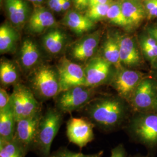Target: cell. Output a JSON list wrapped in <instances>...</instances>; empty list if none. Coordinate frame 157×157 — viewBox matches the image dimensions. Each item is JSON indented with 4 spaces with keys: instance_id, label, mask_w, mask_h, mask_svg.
<instances>
[{
    "instance_id": "cell-37",
    "label": "cell",
    "mask_w": 157,
    "mask_h": 157,
    "mask_svg": "<svg viewBox=\"0 0 157 157\" xmlns=\"http://www.w3.org/2000/svg\"><path fill=\"white\" fill-rule=\"evenodd\" d=\"M71 0H61V6L62 11H67L71 7Z\"/></svg>"
},
{
    "instance_id": "cell-22",
    "label": "cell",
    "mask_w": 157,
    "mask_h": 157,
    "mask_svg": "<svg viewBox=\"0 0 157 157\" xmlns=\"http://www.w3.org/2000/svg\"><path fill=\"white\" fill-rule=\"evenodd\" d=\"M17 121L11 104L0 111V140H11L14 137Z\"/></svg>"
},
{
    "instance_id": "cell-38",
    "label": "cell",
    "mask_w": 157,
    "mask_h": 157,
    "mask_svg": "<svg viewBox=\"0 0 157 157\" xmlns=\"http://www.w3.org/2000/svg\"><path fill=\"white\" fill-rule=\"evenodd\" d=\"M149 73L152 78L157 80V62H155L150 67V71Z\"/></svg>"
},
{
    "instance_id": "cell-39",
    "label": "cell",
    "mask_w": 157,
    "mask_h": 157,
    "mask_svg": "<svg viewBox=\"0 0 157 157\" xmlns=\"http://www.w3.org/2000/svg\"><path fill=\"white\" fill-rule=\"evenodd\" d=\"M28 1L31 2H32L34 5L39 6V5H40L41 3H43V2L44 0H28Z\"/></svg>"
},
{
    "instance_id": "cell-7",
    "label": "cell",
    "mask_w": 157,
    "mask_h": 157,
    "mask_svg": "<svg viewBox=\"0 0 157 157\" xmlns=\"http://www.w3.org/2000/svg\"><path fill=\"white\" fill-rule=\"evenodd\" d=\"M119 40L122 67L150 72V67L142 54L137 37L129 34H119Z\"/></svg>"
},
{
    "instance_id": "cell-16",
    "label": "cell",
    "mask_w": 157,
    "mask_h": 157,
    "mask_svg": "<svg viewBox=\"0 0 157 157\" xmlns=\"http://www.w3.org/2000/svg\"><path fill=\"white\" fill-rule=\"evenodd\" d=\"M121 2L122 11L128 24V29L139 28L146 19L143 1L121 0Z\"/></svg>"
},
{
    "instance_id": "cell-19",
    "label": "cell",
    "mask_w": 157,
    "mask_h": 157,
    "mask_svg": "<svg viewBox=\"0 0 157 157\" xmlns=\"http://www.w3.org/2000/svg\"><path fill=\"white\" fill-rule=\"evenodd\" d=\"M21 73L18 66L13 61L2 58L0 62L1 87L6 89L20 83Z\"/></svg>"
},
{
    "instance_id": "cell-34",
    "label": "cell",
    "mask_w": 157,
    "mask_h": 157,
    "mask_svg": "<svg viewBox=\"0 0 157 157\" xmlns=\"http://www.w3.org/2000/svg\"><path fill=\"white\" fill-rule=\"evenodd\" d=\"M61 2V0H48V5L51 10H52L53 11L59 12L62 11Z\"/></svg>"
},
{
    "instance_id": "cell-27",
    "label": "cell",
    "mask_w": 157,
    "mask_h": 157,
    "mask_svg": "<svg viewBox=\"0 0 157 157\" xmlns=\"http://www.w3.org/2000/svg\"><path fill=\"white\" fill-rule=\"evenodd\" d=\"M113 1L105 4H100L89 7L85 15L93 22L106 19L108 10Z\"/></svg>"
},
{
    "instance_id": "cell-25",
    "label": "cell",
    "mask_w": 157,
    "mask_h": 157,
    "mask_svg": "<svg viewBox=\"0 0 157 157\" xmlns=\"http://www.w3.org/2000/svg\"><path fill=\"white\" fill-rule=\"evenodd\" d=\"M27 154L25 148L14 139L0 140V157H26Z\"/></svg>"
},
{
    "instance_id": "cell-15",
    "label": "cell",
    "mask_w": 157,
    "mask_h": 157,
    "mask_svg": "<svg viewBox=\"0 0 157 157\" xmlns=\"http://www.w3.org/2000/svg\"><path fill=\"white\" fill-rule=\"evenodd\" d=\"M41 54L37 44L32 40L25 39L19 52V63L25 73L28 75L33 70L39 67Z\"/></svg>"
},
{
    "instance_id": "cell-1",
    "label": "cell",
    "mask_w": 157,
    "mask_h": 157,
    "mask_svg": "<svg viewBox=\"0 0 157 157\" xmlns=\"http://www.w3.org/2000/svg\"><path fill=\"white\" fill-rule=\"evenodd\" d=\"M80 111L105 133L124 129L133 112L129 102L117 94L96 95Z\"/></svg>"
},
{
    "instance_id": "cell-26",
    "label": "cell",
    "mask_w": 157,
    "mask_h": 157,
    "mask_svg": "<svg viewBox=\"0 0 157 157\" xmlns=\"http://www.w3.org/2000/svg\"><path fill=\"white\" fill-rule=\"evenodd\" d=\"M106 19L111 23L128 29V24L122 11L121 0L114 1L112 2Z\"/></svg>"
},
{
    "instance_id": "cell-18",
    "label": "cell",
    "mask_w": 157,
    "mask_h": 157,
    "mask_svg": "<svg viewBox=\"0 0 157 157\" xmlns=\"http://www.w3.org/2000/svg\"><path fill=\"white\" fill-rule=\"evenodd\" d=\"M119 36V34H108L101 45L100 54L97 55L104 58L117 69L122 67L120 61Z\"/></svg>"
},
{
    "instance_id": "cell-8",
    "label": "cell",
    "mask_w": 157,
    "mask_h": 157,
    "mask_svg": "<svg viewBox=\"0 0 157 157\" xmlns=\"http://www.w3.org/2000/svg\"><path fill=\"white\" fill-rule=\"evenodd\" d=\"M148 72L121 67L117 69L112 82L109 86L117 94L128 102L133 95L135 90L144 78L150 76Z\"/></svg>"
},
{
    "instance_id": "cell-29",
    "label": "cell",
    "mask_w": 157,
    "mask_h": 157,
    "mask_svg": "<svg viewBox=\"0 0 157 157\" xmlns=\"http://www.w3.org/2000/svg\"><path fill=\"white\" fill-rule=\"evenodd\" d=\"M8 17L15 26L20 27L19 21V8L17 0H4ZM21 28V27H20Z\"/></svg>"
},
{
    "instance_id": "cell-20",
    "label": "cell",
    "mask_w": 157,
    "mask_h": 157,
    "mask_svg": "<svg viewBox=\"0 0 157 157\" xmlns=\"http://www.w3.org/2000/svg\"><path fill=\"white\" fill-rule=\"evenodd\" d=\"M67 36L62 31L56 29L45 34L42 39L43 48L51 56L62 53L67 44Z\"/></svg>"
},
{
    "instance_id": "cell-42",
    "label": "cell",
    "mask_w": 157,
    "mask_h": 157,
    "mask_svg": "<svg viewBox=\"0 0 157 157\" xmlns=\"http://www.w3.org/2000/svg\"><path fill=\"white\" fill-rule=\"evenodd\" d=\"M136 1H144V0H136Z\"/></svg>"
},
{
    "instance_id": "cell-28",
    "label": "cell",
    "mask_w": 157,
    "mask_h": 157,
    "mask_svg": "<svg viewBox=\"0 0 157 157\" xmlns=\"http://www.w3.org/2000/svg\"><path fill=\"white\" fill-rule=\"evenodd\" d=\"M104 151L101 150L94 154H86L81 152L72 151L66 147H61L51 154V157H102Z\"/></svg>"
},
{
    "instance_id": "cell-10",
    "label": "cell",
    "mask_w": 157,
    "mask_h": 157,
    "mask_svg": "<svg viewBox=\"0 0 157 157\" xmlns=\"http://www.w3.org/2000/svg\"><path fill=\"white\" fill-rule=\"evenodd\" d=\"M157 102V80L150 75L135 90L129 104L133 112H155Z\"/></svg>"
},
{
    "instance_id": "cell-23",
    "label": "cell",
    "mask_w": 157,
    "mask_h": 157,
    "mask_svg": "<svg viewBox=\"0 0 157 157\" xmlns=\"http://www.w3.org/2000/svg\"><path fill=\"white\" fill-rule=\"evenodd\" d=\"M137 37L142 54L150 67L157 62V43L145 30Z\"/></svg>"
},
{
    "instance_id": "cell-13",
    "label": "cell",
    "mask_w": 157,
    "mask_h": 157,
    "mask_svg": "<svg viewBox=\"0 0 157 157\" xmlns=\"http://www.w3.org/2000/svg\"><path fill=\"white\" fill-rule=\"evenodd\" d=\"M94 127L87 118H71L67 124V138L82 150L94 139Z\"/></svg>"
},
{
    "instance_id": "cell-35",
    "label": "cell",
    "mask_w": 157,
    "mask_h": 157,
    "mask_svg": "<svg viewBox=\"0 0 157 157\" xmlns=\"http://www.w3.org/2000/svg\"><path fill=\"white\" fill-rule=\"evenodd\" d=\"M144 30L148 33L150 34L157 43V23L148 25Z\"/></svg>"
},
{
    "instance_id": "cell-30",
    "label": "cell",
    "mask_w": 157,
    "mask_h": 157,
    "mask_svg": "<svg viewBox=\"0 0 157 157\" xmlns=\"http://www.w3.org/2000/svg\"><path fill=\"white\" fill-rule=\"evenodd\" d=\"M146 13V19H157V0H144L143 2Z\"/></svg>"
},
{
    "instance_id": "cell-6",
    "label": "cell",
    "mask_w": 157,
    "mask_h": 157,
    "mask_svg": "<svg viewBox=\"0 0 157 157\" xmlns=\"http://www.w3.org/2000/svg\"><path fill=\"white\" fill-rule=\"evenodd\" d=\"M10 104L16 121L42 111L41 102L36 98L28 87L22 83L13 86Z\"/></svg>"
},
{
    "instance_id": "cell-32",
    "label": "cell",
    "mask_w": 157,
    "mask_h": 157,
    "mask_svg": "<svg viewBox=\"0 0 157 157\" xmlns=\"http://www.w3.org/2000/svg\"><path fill=\"white\" fill-rule=\"evenodd\" d=\"M110 157H129L123 144H119L111 151Z\"/></svg>"
},
{
    "instance_id": "cell-2",
    "label": "cell",
    "mask_w": 157,
    "mask_h": 157,
    "mask_svg": "<svg viewBox=\"0 0 157 157\" xmlns=\"http://www.w3.org/2000/svg\"><path fill=\"white\" fill-rule=\"evenodd\" d=\"M130 140L144 146L147 155L157 152V114L154 112H133L124 128Z\"/></svg>"
},
{
    "instance_id": "cell-17",
    "label": "cell",
    "mask_w": 157,
    "mask_h": 157,
    "mask_svg": "<svg viewBox=\"0 0 157 157\" xmlns=\"http://www.w3.org/2000/svg\"><path fill=\"white\" fill-rule=\"evenodd\" d=\"M56 24V19L44 8H36L29 19L28 28L34 33H40Z\"/></svg>"
},
{
    "instance_id": "cell-5",
    "label": "cell",
    "mask_w": 157,
    "mask_h": 157,
    "mask_svg": "<svg viewBox=\"0 0 157 157\" xmlns=\"http://www.w3.org/2000/svg\"><path fill=\"white\" fill-rule=\"evenodd\" d=\"M96 89L80 86L61 91L54 98L55 107L63 113L80 111L96 96Z\"/></svg>"
},
{
    "instance_id": "cell-41",
    "label": "cell",
    "mask_w": 157,
    "mask_h": 157,
    "mask_svg": "<svg viewBox=\"0 0 157 157\" xmlns=\"http://www.w3.org/2000/svg\"><path fill=\"white\" fill-rule=\"evenodd\" d=\"M155 112L157 114V105H156V107H155Z\"/></svg>"
},
{
    "instance_id": "cell-14",
    "label": "cell",
    "mask_w": 157,
    "mask_h": 157,
    "mask_svg": "<svg viewBox=\"0 0 157 157\" xmlns=\"http://www.w3.org/2000/svg\"><path fill=\"white\" fill-rule=\"evenodd\" d=\"M42 114L41 111L17 121L13 139L25 148L27 152L33 150Z\"/></svg>"
},
{
    "instance_id": "cell-11",
    "label": "cell",
    "mask_w": 157,
    "mask_h": 157,
    "mask_svg": "<svg viewBox=\"0 0 157 157\" xmlns=\"http://www.w3.org/2000/svg\"><path fill=\"white\" fill-rule=\"evenodd\" d=\"M56 67L59 76L61 91L76 86H87L84 66L63 56L60 58Z\"/></svg>"
},
{
    "instance_id": "cell-33",
    "label": "cell",
    "mask_w": 157,
    "mask_h": 157,
    "mask_svg": "<svg viewBox=\"0 0 157 157\" xmlns=\"http://www.w3.org/2000/svg\"><path fill=\"white\" fill-rule=\"evenodd\" d=\"M76 10L78 11L84 10L89 6V0H72Z\"/></svg>"
},
{
    "instance_id": "cell-24",
    "label": "cell",
    "mask_w": 157,
    "mask_h": 157,
    "mask_svg": "<svg viewBox=\"0 0 157 157\" xmlns=\"http://www.w3.org/2000/svg\"><path fill=\"white\" fill-rule=\"evenodd\" d=\"M18 35L15 29L5 23L0 27V53H13L17 49Z\"/></svg>"
},
{
    "instance_id": "cell-40",
    "label": "cell",
    "mask_w": 157,
    "mask_h": 157,
    "mask_svg": "<svg viewBox=\"0 0 157 157\" xmlns=\"http://www.w3.org/2000/svg\"><path fill=\"white\" fill-rule=\"evenodd\" d=\"M129 157H150L148 155H142L140 153H138V154H136L135 155H130Z\"/></svg>"
},
{
    "instance_id": "cell-36",
    "label": "cell",
    "mask_w": 157,
    "mask_h": 157,
    "mask_svg": "<svg viewBox=\"0 0 157 157\" xmlns=\"http://www.w3.org/2000/svg\"><path fill=\"white\" fill-rule=\"evenodd\" d=\"M112 1H113V0H89L88 8L100 4H105Z\"/></svg>"
},
{
    "instance_id": "cell-9",
    "label": "cell",
    "mask_w": 157,
    "mask_h": 157,
    "mask_svg": "<svg viewBox=\"0 0 157 157\" xmlns=\"http://www.w3.org/2000/svg\"><path fill=\"white\" fill-rule=\"evenodd\" d=\"M87 86L97 89L109 86L117 69L102 57L97 56L84 65Z\"/></svg>"
},
{
    "instance_id": "cell-31",
    "label": "cell",
    "mask_w": 157,
    "mask_h": 157,
    "mask_svg": "<svg viewBox=\"0 0 157 157\" xmlns=\"http://www.w3.org/2000/svg\"><path fill=\"white\" fill-rule=\"evenodd\" d=\"M11 102V95H9L5 89H0V111L6 109Z\"/></svg>"
},
{
    "instance_id": "cell-21",
    "label": "cell",
    "mask_w": 157,
    "mask_h": 157,
    "mask_svg": "<svg viewBox=\"0 0 157 157\" xmlns=\"http://www.w3.org/2000/svg\"><path fill=\"white\" fill-rule=\"evenodd\" d=\"M94 23L86 15L75 11L67 12L63 18L64 25L78 35L94 28Z\"/></svg>"
},
{
    "instance_id": "cell-12",
    "label": "cell",
    "mask_w": 157,
    "mask_h": 157,
    "mask_svg": "<svg viewBox=\"0 0 157 157\" xmlns=\"http://www.w3.org/2000/svg\"><path fill=\"white\" fill-rule=\"evenodd\" d=\"M101 37L98 30L78 40L70 47L69 56L70 60L76 63H86L97 56Z\"/></svg>"
},
{
    "instance_id": "cell-3",
    "label": "cell",
    "mask_w": 157,
    "mask_h": 157,
    "mask_svg": "<svg viewBox=\"0 0 157 157\" xmlns=\"http://www.w3.org/2000/svg\"><path fill=\"white\" fill-rule=\"evenodd\" d=\"M26 85L40 102L54 99L61 91L57 68L41 64L28 75Z\"/></svg>"
},
{
    "instance_id": "cell-4",
    "label": "cell",
    "mask_w": 157,
    "mask_h": 157,
    "mask_svg": "<svg viewBox=\"0 0 157 157\" xmlns=\"http://www.w3.org/2000/svg\"><path fill=\"white\" fill-rule=\"evenodd\" d=\"M63 113L56 108H49L43 113L33 150L40 157H51V147L63 121Z\"/></svg>"
}]
</instances>
